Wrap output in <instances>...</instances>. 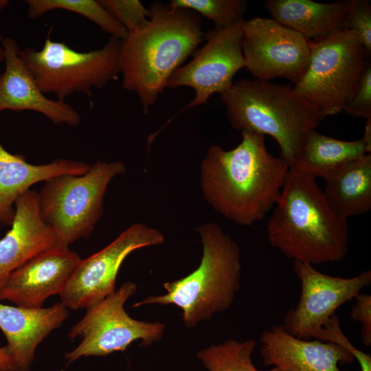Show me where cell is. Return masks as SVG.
I'll use <instances>...</instances> for the list:
<instances>
[{
	"instance_id": "1",
	"label": "cell",
	"mask_w": 371,
	"mask_h": 371,
	"mask_svg": "<svg viewBox=\"0 0 371 371\" xmlns=\"http://www.w3.org/2000/svg\"><path fill=\"white\" fill-rule=\"evenodd\" d=\"M231 150L212 144L201 163L203 199L235 224L249 226L263 219L278 202L287 177L286 161L267 150L265 135L241 131Z\"/></svg>"
},
{
	"instance_id": "2",
	"label": "cell",
	"mask_w": 371,
	"mask_h": 371,
	"mask_svg": "<svg viewBox=\"0 0 371 371\" xmlns=\"http://www.w3.org/2000/svg\"><path fill=\"white\" fill-rule=\"evenodd\" d=\"M148 25L121 41L122 87L137 94L144 113L166 88L171 75L205 40L201 16L169 3L151 4Z\"/></svg>"
},
{
	"instance_id": "3",
	"label": "cell",
	"mask_w": 371,
	"mask_h": 371,
	"mask_svg": "<svg viewBox=\"0 0 371 371\" xmlns=\"http://www.w3.org/2000/svg\"><path fill=\"white\" fill-rule=\"evenodd\" d=\"M267 234L285 257L313 266L340 261L348 252V221L333 212L315 179L290 169Z\"/></svg>"
},
{
	"instance_id": "4",
	"label": "cell",
	"mask_w": 371,
	"mask_h": 371,
	"mask_svg": "<svg viewBox=\"0 0 371 371\" xmlns=\"http://www.w3.org/2000/svg\"><path fill=\"white\" fill-rule=\"evenodd\" d=\"M196 231L203 245L199 267L182 278L165 282V294L150 295L132 307L174 304L182 310L188 328L231 307L241 286L240 249L216 223H203Z\"/></svg>"
},
{
	"instance_id": "5",
	"label": "cell",
	"mask_w": 371,
	"mask_h": 371,
	"mask_svg": "<svg viewBox=\"0 0 371 371\" xmlns=\"http://www.w3.org/2000/svg\"><path fill=\"white\" fill-rule=\"evenodd\" d=\"M232 127L272 137L289 164L326 117L288 85L240 79L220 94Z\"/></svg>"
},
{
	"instance_id": "6",
	"label": "cell",
	"mask_w": 371,
	"mask_h": 371,
	"mask_svg": "<svg viewBox=\"0 0 371 371\" xmlns=\"http://www.w3.org/2000/svg\"><path fill=\"white\" fill-rule=\"evenodd\" d=\"M126 170L122 161L98 160L82 175H60L45 181L38 192L39 214L58 247L69 248L90 236L102 215L110 182Z\"/></svg>"
},
{
	"instance_id": "7",
	"label": "cell",
	"mask_w": 371,
	"mask_h": 371,
	"mask_svg": "<svg viewBox=\"0 0 371 371\" xmlns=\"http://www.w3.org/2000/svg\"><path fill=\"white\" fill-rule=\"evenodd\" d=\"M49 33L41 49L29 47L18 53L43 93L63 101L74 93L91 97L93 89L117 79L121 40L110 36L99 49L78 52L51 40Z\"/></svg>"
},
{
	"instance_id": "8",
	"label": "cell",
	"mask_w": 371,
	"mask_h": 371,
	"mask_svg": "<svg viewBox=\"0 0 371 371\" xmlns=\"http://www.w3.org/2000/svg\"><path fill=\"white\" fill-rule=\"evenodd\" d=\"M311 41L307 68L293 89L325 117L337 115L354 97L370 58L356 34L345 28Z\"/></svg>"
},
{
	"instance_id": "9",
	"label": "cell",
	"mask_w": 371,
	"mask_h": 371,
	"mask_svg": "<svg viewBox=\"0 0 371 371\" xmlns=\"http://www.w3.org/2000/svg\"><path fill=\"white\" fill-rule=\"evenodd\" d=\"M133 282L122 284L113 293L87 309L85 315L69 330L68 336L80 337V343L65 358L70 363L82 357H105L124 351L130 344L141 340L148 347L164 336L165 324L146 322L132 318L124 304L137 292Z\"/></svg>"
},
{
	"instance_id": "10",
	"label": "cell",
	"mask_w": 371,
	"mask_h": 371,
	"mask_svg": "<svg viewBox=\"0 0 371 371\" xmlns=\"http://www.w3.org/2000/svg\"><path fill=\"white\" fill-rule=\"evenodd\" d=\"M164 241L159 229L141 223L131 225L104 248L81 259L60 295V302L73 310L98 303L115 291L118 272L130 254Z\"/></svg>"
},
{
	"instance_id": "11",
	"label": "cell",
	"mask_w": 371,
	"mask_h": 371,
	"mask_svg": "<svg viewBox=\"0 0 371 371\" xmlns=\"http://www.w3.org/2000/svg\"><path fill=\"white\" fill-rule=\"evenodd\" d=\"M244 20L205 32V43L194 51L188 63L171 75L166 88L188 87L194 91V98L181 111L207 104L213 94L227 90L236 74L245 68L242 50Z\"/></svg>"
},
{
	"instance_id": "12",
	"label": "cell",
	"mask_w": 371,
	"mask_h": 371,
	"mask_svg": "<svg viewBox=\"0 0 371 371\" xmlns=\"http://www.w3.org/2000/svg\"><path fill=\"white\" fill-rule=\"evenodd\" d=\"M245 68L256 79L281 77L296 84L307 68L311 40L271 18L254 17L242 24Z\"/></svg>"
},
{
	"instance_id": "13",
	"label": "cell",
	"mask_w": 371,
	"mask_h": 371,
	"mask_svg": "<svg viewBox=\"0 0 371 371\" xmlns=\"http://www.w3.org/2000/svg\"><path fill=\"white\" fill-rule=\"evenodd\" d=\"M293 271L300 282L297 305L283 317V328L302 339L317 335L343 304L355 299L371 283V271L366 270L351 278L329 276L310 264L293 261Z\"/></svg>"
},
{
	"instance_id": "14",
	"label": "cell",
	"mask_w": 371,
	"mask_h": 371,
	"mask_svg": "<svg viewBox=\"0 0 371 371\" xmlns=\"http://www.w3.org/2000/svg\"><path fill=\"white\" fill-rule=\"evenodd\" d=\"M80 260L69 248L56 246L47 250L8 276L0 289V300L24 308H42L49 297L61 294Z\"/></svg>"
},
{
	"instance_id": "15",
	"label": "cell",
	"mask_w": 371,
	"mask_h": 371,
	"mask_svg": "<svg viewBox=\"0 0 371 371\" xmlns=\"http://www.w3.org/2000/svg\"><path fill=\"white\" fill-rule=\"evenodd\" d=\"M260 342L262 366L280 371H341L339 365L352 364L355 360L347 349L335 343L299 339L282 325L265 330Z\"/></svg>"
},
{
	"instance_id": "16",
	"label": "cell",
	"mask_w": 371,
	"mask_h": 371,
	"mask_svg": "<svg viewBox=\"0 0 371 371\" xmlns=\"http://www.w3.org/2000/svg\"><path fill=\"white\" fill-rule=\"evenodd\" d=\"M5 68L0 75V111L29 110L43 114L55 124L77 126L81 122L78 111L63 100L45 96L19 56L14 39L4 38Z\"/></svg>"
},
{
	"instance_id": "17",
	"label": "cell",
	"mask_w": 371,
	"mask_h": 371,
	"mask_svg": "<svg viewBox=\"0 0 371 371\" xmlns=\"http://www.w3.org/2000/svg\"><path fill=\"white\" fill-rule=\"evenodd\" d=\"M56 246L54 233L39 214L38 193L30 190L15 202L11 228L0 239V289L14 271Z\"/></svg>"
},
{
	"instance_id": "18",
	"label": "cell",
	"mask_w": 371,
	"mask_h": 371,
	"mask_svg": "<svg viewBox=\"0 0 371 371\" xmlns=\"http://www.w3.org/2000/svg\"><path fill=\"white\" fill-rule=\"evenodd\" d=\"M68 317L62 302L29 308L0 303V330L15 371H30L38 346Z\"/></svg>"
},
{
	"instance_id": "19",
	"label": "cell",
	"mask_w": 371,
	"mask_h": 371,
	"mask_svg": "<svg viewBox=\"0 0 371 371\" xmlns=\"http://www.w3.org/2000/svg\"><path fill=\"white\" fill-rule=\"evenodd\" d=\"M90 164L65 158L34 165L23 156L12 155L0 143V224L11 225L14 215L13 205L34 184L64 175H80Z\"/></svg>"
},
{
	"instance_id": "20",
	"label": "cell",
	"mask_w": 371,
	"mask_h": 371,
	"mask_svg": "<svg viewBox=\"0 0 371 371\" xmlns=\"http://www.w3.org/2000/svg\"><path fill=\"white\" fill-rule=\"evenodd\" d=\"M349 5V0L332 3L267 0L264 3L271 19L311 41L343 28Z\"/></svg>"
},
{
	"instance_id": "21",
	"label": "cell",
	"mask_w": 371,
	"mask_h": 371,
	"mask_svg": "<svg viewBox=\"0 0 371 371\" xmlns=\"http://www.w3.org/2000/svg\"><path fill=\"white\" fill-rule=\"evenodd\" d=\"M370 153L363 140H341L312 130L289 164L296 172L324 180L350 161Z\"/></svg>"
},
{
	"instance_id": "22",
	"label": "cell",
	"mask_w": 371,
	"mask_h": 371,
	"mask_svg": "<svg viewBox=\"0 0 371 371\" xmlns=\"http://www.w3.org/2000/svg\"><path fill=\"white\" fill-rule=\"evenodd\" d=\"M325 181L324 196L330 209L339 217L348 220L370 211V153L350 161Z\"/></svg>"
},
{
	"instance_id": "23",
	"label": "cell",
	"mask_w": 371,
	"mask_h": 371,
	"mask_svg": "<svg viewBox=\"0 0 371 371\" xmlns=\"http://www.w3.org/2000/svg\"><path fill=\"white\" fill-rule=\"evenodd\" d=\"M27 14L36 19L54 10L77 13L97 25L111 36L124 40L128 32L99 2L94 0H27Z\"/></svg>"
},
{
	"instance_id": "24",
	"label": "cell",
	"mask_w": 371,
	"mask_h": 371,
	"mask_svg": "<svg viewBox=\"0 0 371 371\" xmlns=\"http://www.w3.org/2000/svg\"><path fill=\"white\" fill-rule=\"evenodd\" d=\"M256 345L251 339H228L199 350L196 356L207 371H280L276 367L264 370L255 367L252 355Z\"/></svg>"
},
{
	"instance_id": "25",
	"label": "cell",
	"mask_w": 371,
	"mask_h": 371,
	"mask_svg": "<svg viewBox=\"0 0 371 371\" xmlns=\"http://www.w3.org/2000/svg\"><path fill=\"white\" fill-rule=\"evenodd\" d=\"M172 7L191 10L201 16L211 20L215 28L229 27L244 20L247 9L245 0H170Z\"/></svg>"
},
{
	"instance_id": "26",
	"label": "cell",
	"mask_w": 371,
	"mask_h": 371,
	"mask_svg": "<svg viewBox=\"0 0 371 371\" xmlns=\"http://www.w3.org/2000/svg\"><path fill=\"white\" fill-rule=\"evenodd\" d=\"M126 30L128 34L144 29L148 23L150 11L138 0H99Z\"/></svg>"
},
{
	"instance_id": "27",
	"label": "cell",
	"mask_w": 371,
	"mask_h": 371,
	"mask_svg": "<svg viewBox=\"0 0 371 371\" xmlns=\"http://www.w3.org/2000/svg\"><path fill=\"white\" fill-rule=\"evenodd\" d=\"M349 9L343 28L354 32L371 58V1L349 0Z\"/></svg>"
},
{
	"instance_id": "28",
	"label": "cell",
	"mask_w": 371,
	"mask_h": 371,
	"mask_svg": "<svg viewBox=\"0 0 371 371\" xmlns=\"http://www.w3.org/2000/svg\"><path fill=\"white\" fill-rule=\"evenodd\" d=\"M353 117L371 118V63L368 60L362 73L357 90L343 110Z\"/></svg>"
},
{
	"instance_id": "29",
	"label": "cell",
	"mask_w": 371,
	"mask_h": 371,
	"mask_svg": "<svg viewBox=\"0 0 371 371\" xmlns=\"http://www.w3.org/2000/svg\"><path fill=\"white\" fill-rule=\"evenodd\" d=\"M350 312L351 319L361 324V341L366 347L371 346V295L358 294Z\"/></svg>"
},
{
	"instance_id": "30",
	"label": "cell",
	"mask_w": 371,
	"mask_h": 371,
	"mask_svg": "<svg viewBox=\"0 0 371 371\" xmlns=\"http://www.w3.org/2000/svg\"><path fill=\"white\" fill-rule=\"evenodd\" d=\"M0 371H15L13 361L5 346L0 348Z\"/></svg>"
},
{
	"instance_id": "31",
	"label": "cell",
	"mask_w": 371,
	"mask_h": 371,
	"mask_svg": "<svg viewBox=\"0 0 371 371\" xmlns=\"http://www.w3.org/2000/svg\"><path fill=\"white\" fill-rule=\"evenodd\" d=\"M352 355L359 363L361 371H371V357L369 354L356 348Z\"/></svg>"
},
{
	"instance_id": "32",
	"label": "cell",
	"mask_w": 371,
	"mask_h": 371,
	"mask_svg": "<svg viewBox=\"0 0 371 371\" xmlns=\"http://www.w3.org/2000/svg\"><path fill=\"white\" fill-rule=\"evenodd\" d=\"M367 146L368 152H371V118L367 120L361 138Z\"/></svg>"
},
{
	"instance_id": "33",
	"label": "cell",
	"mask_w": 371,
	"mask_h": 371,
	"mask_svg": "<svg viewBox=\"0 0 371 371\" xmlns=\"http://www.w3.org/2000/svg\"><path fill=\"white\" fill-rule=\"evenodd\" d=\"M8 1L7 0H0V11L3 9L8 3ZM3 38H2L1 33H0V63L5 60V49L2 45V41Z\"/></svg>"
}]
</instances>
